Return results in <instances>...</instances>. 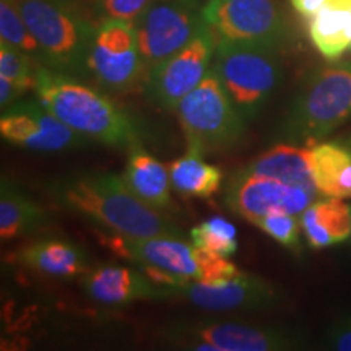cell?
<instances>
[{
  "instance_id": "1",
  "label": "cell",
  "mask_w": 351,
  "mask_h": 351,
  "mask_svg": "<svg viewBox=\"0 0 351 351\" xmlns=\"http://www.w3.org/2000/svg\"><path fill=\"white\" fill-rule=\"evenodd\" d=\"M57 194L69 210L124 238L178 234V228L160 210L140 200L116 174L78 176L60 184Z\"/></svg>"
},
{
  "instance_id": "2",
  "label": "cell",
  "mask_w": 351,
  "mask_h": 351,
  "mask_svg": "<svg viewBox=\"0 0 351 351\" xmlns=\"http://www.w3.org/2000/svg\"><path fill=\"white\" fill-rule=\"evenodd\" d=\"M36 98L47 111L82 137L116 148L137 145V127L127 114L95 88L83 85L73 75L39 67Z\"/></svg>"
},
{
  "instance_id": "3",
  "label": "cell",
  "mask_w": 351,
  "mask_h": 351,
  "mask_svg": "<svg viewBox=\"0 0 351 351\" xmlns=\"http://www.w3.org/2000/svg\"><path fill=\"white\" fill-rule=\"evenodd\" d=\"M16 5L41 47L46 67L73 77L90 72L88 60L96 29L73 2L19 0Z\"/></svg>"
},
{
  "instance_id": "4",
  "label": "cell",
  "mask_w": 351,
  "mask_h": 351,
  "mask_svg": "<svg viewBox=\"0 0 351 351\" xmlns=\"http://www.w3.org/2000/svg\"><path fill=\"white\" fill-rule=\"evenodd\" d=\"M212 69L245 121L262 111L283 73L276 49L231 41L217 43Z\"/></svg>"
},
{
  "instance_id": "5",
  "label": "cell",
  "mask_w": 351,
  "mask_h": 351,
  "mask_svg": "<svg viewBox=\"0 0 351 351\" xmlns=\"http://www.w3.org/2000/svg\"><path fill=\"white\" fill-rule=\"evenodd\" d=\"M189 152L205 155L232 147L243 137L245 119L236 109L213 69L174 108Z\"/></svg>"
},
{
  "instance_id": "6",
  "label": "cell",
  "mask_w": 351,
  "mask_h": 351,
  "mask_svg": "<svg viewBox=\"0 0 351 351\" xmlns=\"http://www.w3.org/2000/svg\"><path fill=\"white\" fill-rule=\"evenodd\" d=\"M351 117V62L320 69L309 77L293 108L287 132L289 138L313 145Z\"/></svg>"
},
{
  "instance_id": "7",
  "label": "cell",
  "mask_w": 351,
  "mask_h": 351,
  "mask_svg": "<svg viewBox=\"0 0 351 351\" xmlns=\"http://www.w3.org/2000/svg\"><path fill=\"white\" fill-rule=\"evenodd\" d=\"M202 10L194 0H156L132 21L148 72L208 28Z\"/></svg>"
},
{
  "instance_id": "8",
  "label": "cell",
  "mask_w": 351,
  "mask_h": 351,
  "mask_svg": "<svg viewBox=\"0 0 351 351\" xmlns=\"http://www.w3.org/2000/svg\"><path fill=\"white\" fill-rule=\"evenodd\" d=\"M204 19L217 41H231L278 51L288 26L275 0H208Z\"/></svg>"
},
{
  "instance_id": "9",
  "label": "cell",
  "mask_w": 351,
  "mask_h": 351,
  "mask_svg": "<svg viewBox=\"0 0 351 351\" xmlns=\"http://www.w3.org/2000/svg\"><path fill=\"white\" fill-rule=\"evenodd\" d=\"M88 69L101 86L114 93H129L147 83L148 70L132 21L106 19L96 28Z\"/></svg>"
},
{
  "instance_id": "10",
  "label": "cell",
  "mask_w": 351,
  "mask_h": 351,
  "mask_svg": "<svg viewBox=\"0 0 351 351\" xmlns=\"http://www.w3.org/2000/svg\"><path fill=\"white\" fill-rule=\"evenodd\" d=\"M317 194L320 192L314 187L288 186L276 179L241 169L228 182L225 205L256 225L258 219L270 213L301 215L315 202Z\"/></svg>"
},
{
  "instance_id": "11",
  "label": "cell",
  "mask_w": 351,
  "mask_h": 351,
  "mask_svg": "<svg viewBox=\"0 0 351 351\" xmlns=\"http://www.w3.org/2000/svg\"><path fill=\"white\" fill-rule=\"evenodd\" d=\"M215 34L207 28L186 47L148 72V96L161 108L174 109L210 72L215 57Z\"/></svg>"
},
{
  "instance_id": "12",
  "label": "cell",
  "mask_w": 351,
  "mask_h": 351,
  "mask_svg": "<svg viewBox=\"0 0 351 351\" xmlns=\"http://www.w3.org/2000/svg\"><path fill=\"white\" fill-rule=\"evenodd\" d=\"M0 134L3 140L15 147L44 153L64 152L88 142L78 132L47 111L39 101H16L2 111Z\"/></svg>"
},
{
  "instance_id": "13",
  "label": "cell",
  "mask_w": 351,
  "mask_h": 351,
  "mask_svg": "<svg viewBox=\"0 0 351 351\" xmlns=\"http://www.w3.org/2000/svg\"><path fill=\"white\" fill-rule=\"evenodd\" d=\"M176 291L192 304L210 311H230L238 307H261L275 301L276 291L269 282L247 274H239L236 278L221 285H205L189 282Z\"/></svg>"
},
{
  "instance_id": "14",
  "label": "cell",
  "mask_w": 351,
  "mask_h": 351,
  "mask_svg": "<svg viewBox=\"0 0 351 351\" xmlns=\"http://www.w3.org/2000/svg\"><path fill=\"white\" fill-rule=\"evenodd\" d=\"M109 247L119 256H124L140 265H150L171 271L182 278L199 276L194 247L178 239L176 236H155L145 239H129L116 234V239L109 243Z\"/></svg>"
},
{
  "instance_id": "15",
  "label": "cell",
  "mask_w": 351,
  "mask_h": 351,
  "mask_svg": "<svg viewBox=\"0 0 351 351\" xmlns=\"http://www.w3.org/2000/svg\"><path fill=\"white\" fill-rule=\"evenodd\" d=\"M85 293L101 304L122 306L137 300H155L160 298V289L152 285L143 271L119 265L99 267L83 278Z\"/></svg>"
},
{
  "instance_id": "16",
  "label": "cell",
  "mask_w": 351,
  "mask_h": 351,
  "mask_svg": "<svg viewBox=\"0 0 351 351\" xmlns=\"http://www.w3.org/2000/svg\"><path fill=\"white\" fill-rule=\"evenodd\" d=\"M127 187L156 210H165L171 205V176L169 169L142 147H130L129 160L124 171Z\"/></svg>"
},
{
  "instance_id": "17",
  "label": "cell",
  "mask_w": 351,
  "mask_h": 351,
  "mask_svg": "<svg viewBox=\"0 0 351 351\" xmlns=\"http://www.w3.org/2000/svg\"><path fill=\"white\" fill-rule=\"evenodd\" d=\"M301 228L313 249H326L351 238V207L343 199L317 200L301 213Z\"/></svg>"
},
{
  "instance_id": "18",
  "label": "cell",
  "mask_w": 351,
  "mask_h": 351,
  "mask_svg": "<svg viewBox=\"0 0 351 351\" xmlns=\"http://www.w3.org/2000/svg\"><path fill=\"white\" fill-rule=\"evenodd\" d=\"M199 340L218 346L219 351H276L291 348L283 332L243 324H208L194 332Z\"/></svg>"
},
{
  "instance_id": "19",
  "label": "cell",
  "mask_w": 351,
  "mask_h": 351,
  "mask_svg": "<svg viewBox=\"0 0 351 351\" xmlns=\"http://www.w3.org/2000/svg\"><path fill=\"white\" fill-rule=\"evenodd\" d=\"M249 173L288 184V186L315 187L311 169V150L295 145L280 143L251 161L244 168Z\"/></svg>"
},
{
  "instance_id": "20",
  "label": "cell",
  "mask_w": 351,
  "mask_h": 351,
  "mask_svg": "<svg viewBox=\"0 0 351 351\" xmlns=\"http://www.w3.org/2000/svg\"><path fill=\"white\" fill-rule=\"evenodd\" d=\"M311 169L317 191L326 197L351 199V152L339 143L311 148Z\"/></svg>"
},
{
  "instance_id": "21",
  "label": "cell",
  "mask_w": 351,
  "mask_h": 351,
  "mask_svg": "<svg viewBox=\"0 0 351 351\" xmlns=\"http://www.w3.org/2000/svg\"><path fill=\"white\" fill-rule=\"evenodd\" d=\"M20 261L28 269L56 278H73L86 270L85 252L65 241H39L29 244L21 251Z\"/></svg>"
},
{
  "instance_id": "22",
  "label": "cell",
  "mask_w": 351,
  "mask_h": 351,
  "mask_svg": "<svg viewBox=\"0 0 351 351\" xmlns=\"http://www.w3.org/2000/svg\"><path fill=\"white\" fill-rule=\"evenodd\" d=\"M309 38L324 59L340 60L351 51V7H324L309 19Z\"/></svg>"
},
{
  "instance_id": "23",
  "label": "cell",
  "mask_w": 351,
  "mask_h": 351,
  "mask_svg": "<svg viewBox=\"0 0 351 351\" xmlns=\"http://www.w3.org/2000/svg\"><path fill=\"white\" fill-rule=\"evenodd\" d=\"M169 176L176 192L199 199L212 197L225 178L221 169L205 163L202 155L194 152H187L186 156L174 160L169 166Z\"/></svg>"
},
{
  "instance_id": "24",
  "label": "cell",
  "mask_w": 351,
  "mask_h": 351,
  "mask_svg": "<svg viewBox=\"0 0 351 351\" xmlns=\"http://www.w3.org/2000/svg\"><path fill=\"white\" fill-rule=\"evenodd\" d=\"M44 212L5 179L0 191V238L12 241L36 230Z\"/></svg>"
},
{
  "instance_id": "25",
  "label": "cell",
  "mask_w": 351,
  "mask_h": 351,
  "mask_svg": "<svg viewBox=\"0 0 351 351\" xmlns=\"http://www.w3.org/2000/svg\"><path fill=\"white\" fill-rule=\"evenodd\" d=\"M191 238L194 247L205 249L228 258L238 251L236 226L221 217H213L202 225H197L191 231Z\"/></svg>"
},
{
  "instance_id": "26",
  "label": "cell",
  "mask_w": 351,
  "mask_h": 351,
  "mask_svg": "<svg viewBox=\"0 0 351 351\" xmlns=\"http://www.w3.org/2000/svg\"><path fill=\"white\" fill-rule=\"evenodd\" d=\"M0 41L26 52L38 62H43L41 47L25 23L16 2L2 0L0 3Z\"/></svg>"
},
{
  "instance_id": "27",
  "label": "cell",
  "mask_w": 351,
  "mask_h": 351,
  "mask_svg": "<svg viewBox=\"0 0 351 351\" xmlns=\"http://www.w3.org/2000/svg\"><path fill=\"white\" fill-rule=\"evenodd\" d=\"M34 62H36V59H33L26 52L0 43V77L15 83L25 93L36 85V73L39 67L34 69Z\"/></svg>"
},
{
  "instance_id": "28",
  "label": "cell",
  "mask_w": 351,
  "mask_h": 351,
  "mask_svg": "<svg viewBox=\"0 0 351 351\" xmlns=\"http://www.w3.org/2000/svg\"><path fill=\"white\" fill-rule=\"evenodd\" d=\"M256 226L275 239L276 243L282 244L287 249H298L300 247V228L301 219H298V215L276 212L270 213L262 219H258Z\"/></svg>"
},
{
  "instance_id": "29",
  "label": "cell",
  "mask_w": 351,
  "mask_h": 351,
  "mask_svg": "<svg viewBox=\"0 0 351 351\" xmlns=\"http://www.w3.org/2000/svg\"><path fill=\"white\" fill-rule=\"evenodd\" d=\"M194 256L199 265V276L197 282L205 285H221L236 278L243 271L238 270L234 263L228 261V257L208 252L205 249L194 247Z\"/></svg>"
},
{
  "instance_id": "30",
  "label": "cell",
  "mask_w": 351,
  "mask_h": 351,
  "mask_svg": "<svg viewBox=\"0 0 351 351\" xmlns=\"http://www.w3.org/2000/svg\"><path fill=\"white\" fill-rule=\"evenodd\" d=\"M156 0H99L101 10L106 19L134 21Z\"/></svg>"
},
{
  "instance_id": "31",
  "label": "cell",
  "mask_w": 351,
  "mask_h": 351,
  "mask_svg": "<svg viewBox=\"0 0 351 351\" xmlns=\"http://www.w3.org/2000/svg\"><path fill=\"white\" fill-rule=\"evenodd\" d=\"M23 95L25 91L20 86H16L15 83L7 80V78L0 77V108H2V111L15 104Z\"/></svg>"
},
{
  "instance_id": "32",
  "label": "cell",
  "mask_w": 351,
  "mask_h": 351,
  "mask_svg": "<svg viewBox=\"0 0 351 351\" xmlns=\"http://www.w3.org/2000/svg\"><path fill=\"white\" fill-rule=\"evenodd\" d=\"M295 10L304 19H313L324 7H327L328 0H289Z\"/></svg>"
},
{
  "instance_id": "33",
  "label": "cell",
  "mask_w": 351,
  "mask_h": 351,
  "mask_svg": "<svg viewBox=\"0 0 351 351\" xmlns=\"http://www.w3.org/2000/svg\"><path fill=\"white\" fill-rule=\"evenodd\" d=\"M333 346L341 351H351V327L339 332V335L335 337V345Z\"/></svg>"
},
{
  "instance_id": "34",
  "label": "cell",
  "mask_w": 351,
  "mask_h": 351,
  "mask_svg": "<svg viewBox=\"0 0 351 351\" xmlns=\"http://www.w3.org/2000/svg\"><path fill=\"white\" fill-rule=\"evenodd\" d=\"M57 2H73V0H57Z\"/></svg>"
},
{
  "instance_id": "35",
  "label": "cell",
  "mask_w": 351,
  "mask_h": 351,
  "mask_svg": "<svg viewBox=\"0 0 351 351\" xmlns=\"http://www.w3.org/2000/svg\"><path fill=\"white\" fill-rule=\"evenodd\" d=\"M10 2H19V0H10Z\"/></svg>"
}]
</instances>
